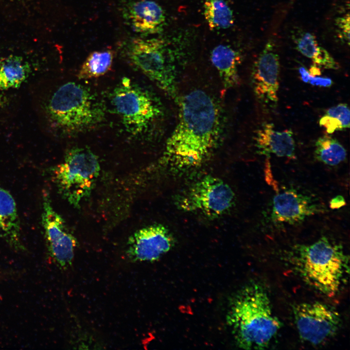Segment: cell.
Masks as SVG:
<instances>
[{"instance_id": "5bb4252c", "label": "cell", "mask_w": 350, "mask_h": 350, "mask_svg": "<svg viewBox=\"0 0 350 350\" xmlns=\"http://www.w3.org/2000/svg\"><path fill=\"white\" fill-rule=\"evenodd\" d=\"M123 17L133 31L140 35L159 33L165 23L162 7L152 0H136L124 8Z\"/></svg>"}, {"instance_id": "52a82bcc", "label": "cell", "mask_w": 350, "mask_h": 350, "mask_svg": "<svg viewBox=\"0 0 350 350\" xmlns=\"http://www.w3.org/2000/svg\"><path fill=\"white\" fill-rule=\"evenodd\" d=\"M234 202L235 194L229 185L218 177L208 175L180 194L176 205L183 211L215 219L226 214Z\"/></svg>"}, {"instance_id": "2e32d148", "label": "cell", "mask_w": 350, "mask_h": 350, "mask_svg": "<svg viewBox=\"0 0 350 350\" xmlns=\"http://www.w3.org/2000/svg\"><path fill=\"white\" fill-rule=\"evenodd\" d=\"M0 229L13 247L22 249L20 224L15 201L11 194L0 186Z\"/></svg>"}, {"instance_id": "4fadbf2b", "label": "cell", "mask_w": 350, "mask_h": 350, "mask_svg": "<svg viewBox=\"0 0 350 350\" xmlns=\"http://www.w3.org/2000/svg\"><path fill=\"white\" fill-rule=\"evenodd\" d=\"M175 245L169 229L160 224L143 227L128 239L127 254L133 261L153 262L158 260Z\"/></svg>"}, {"instance_id": "277c9868", "label": "cell", "mask_w": 350, "mask_h": 350, "mask_svg": "<svg viewBox=\"0 0 350 350\" xmlns=\"http://www.w3.org/2000/svg\"><path fill=\"white\" fill-rule=\"evenodd\" d=\"M47 123L61 135L93 128L104 120L101 103L86 87L68 82L59 87L42 105Z\"/></svg>"}, {"instance_id": "3957f363", "label": "cell", "mask_w": 350, "mask_h": 350, "mask_svg": "<svg viewBox=\"0 0 350 350\" xmlns=\"http://www.w3.org/2000/svg\"><path fill=\"white\" fill-rule=\"evenodd\" d=\"M290 260L307 284L328 297L339 290L349 273V257L341 245L322 237L308 245H295Z\"/></svg>"}, {"instance_id": "5b68a950", "label": "cell", "mask_w": 350, "mask_h": 350, "mask_svg": "<svg viewBox=\"0 0 350 350\" xmlns=\"http://www.w3.org/2000/svg\"><path fill=\"white\" fill-rule=\"evenodd\" d=\"M100 171L97 156L88 148L77 147L67 152L53 168V178L63 198L78 208L90 194Z\"/></svg>"}, {"instance_id": "484cf974", "label": "cell", "mask_w": 350, "mask_h": 350, "mask_svg": "<svg viewBox=\"0 0 350 350\" xmlns=\"http://www.w3.org/2000/svg\"><path fill=\"white\" fill-rule=\"evenodd\" d=\"M335 24L338 28L339 35L348 45L350 43V15L349 14L336 19Z\"/></svg>"}, {"instance_id": "30bf717a", "label": "cell", "mask_w": 350, "mask_h": 350, "mask_svg": "<svg viewBox=\"0 0 350 350\" xmlns=\"http://www.w3.org/2000/svg\"><path fill=\"white\" fill-rule=\"evenodd\" d=\"M41 219L51 257L60 267L66 268L72 264L77 242L63 218L54 210L47 194L43 196Z\"/></svg>"}, {"instance_id": "6da1fadb", "label": "cell", "mask_w": 350, "mask_h": 350, "mask_svg": "<svg viewBox=\"0 0 350 350\" xmlns=\"http://www.w3.org/2000/svg\"><path fill=\"white\" fill-rule=\"evenodd\" d=\"M178 122L167 139L163 160L177 170L198 166L208 157L219 133V114L213 99L196 89L179 101Z\"/></svg>"}, {"instance_id": "603a6c76", "label": "cell", "mask_w": 350, "mask_h": 350, "mask_svg": "<svg viewBox=\"0 0 350 350\" xmlns=\"http://www.w3.org/2000/svg\"><path fill=\"white\" fill-rule=\"evenodd\" d=\"M294 40L296 49L304 56L312 59L318 47L315 36L310 33L302 32Z\"/></svg>"}, {"instance_id": "8992f818", "label": "cell", "mask_w": 350, "mask_h": 350, "mask_svg": "<svg viewBox=\"0 0 350 350\" xmlns=\"http://www.w3.org/2000/svg\"><path fill=\"white\" fill-rule=\"evenodd\" d=\"M111 98L115 111L126 130L134 135L144 132L161 113L151 94L128 78L122 79Z\"/></svg>"}, {"instance_id": "9a60e30c", "label": "cell", "mask_w": 350, "mask_h": 350, "mask_svg": "<svg viewBox=\"0 0 350 350\" xmlns=\"http://www.w3.org/2000/svg\"><path fill=\"white\" fill-rule=\"evenodd\" d=\"M291 130L278 131L271 123H264L257 130L254 140L257 151L269 157L273 154L279 157L293 158L295 156L296 145Z\"/></svg>"}, {"instance_id": "ac0fdd59", "label": "cell", "mask_w": 350, "mask_h": 350, "mask_svg": "<svg viewBox=\"0 0 350 350\" xmlns=\"http://www.w3.org/2000/svg\"><path fill=\"white\" fill-rule=\"evenodd\" d=\"M30 72L28 63L21 56L10 55L0 58V90L18 88Z\"/></svg>"}, {"instance_id": "e0dca14e", "label": "cell", "mask_w": 350, "mask_h": 350, "mask_svg": "<svg viewBox=\"0 0 350 350\" xmlns=\"http://www.w3.org/2000/svg\"><path fill=\"white\" fill-rule=\"evenodd\" d=\"M210 59L219 73L225 88L233 87L238 84L240 56L235 50L229 45H218L212 49Z\"/></svg>"}, {"instance_id": "4316f807", "label": "cell", "mask_w": 350, "mask_h": 350, "mask_svg": "<svg viewBox=\"0 0 350 350\" xmlns=\"http://www.w3.org/2000/svg\"><path fill=\"white\" fill-rule=\"evenodd\" d=\"M329 204L332 209H338L345 206L346 203L343 196L338 195L332 199Z\"/></svg>"}, {"instance_id": "ffe728a7", "label": "cell", "mask_w": 350, "mask_h": 350, "mask_svg": "<svg viewBox=\"0 0 350 350\" xmlns=\"http://www.w3.org/2000/svg\"><path fill=\"white\" fill-rule=\"evenodd\" d=\"M315 157L326 165L334 166L346 160L347 151L337 139L325 135L315 142Z\"/></svg>"}, {"instance_id": "9c48e42d", "label": "cell", "mask_w": 350, "mask_h": 350, "mask_svg": "<svg viewBox=\"0 0 350 350\" xmlns=\"http://www.w3.org/2000/svg\"><path fill=\"white\" fill-rule=\"evenodd\" d=\"M295 322L300 337L312 345H323L332 338L340 324L338 313L318 301L304 302L294 309Z\"/></svg>"}, {"instance_id": "7a4b0ae2", "label": "cell", "mask_w": 350, "mask_h": 350, "mask_svg": "<svg viewBox=\"0 0 350 350\" xmlns=\"http://www.w3.org/2000/svg\"><path fill=\"white\" fill-rule=\"evenodd\" d=\"M227 321L237 346L246 350L268 347L281 327L267 291L256 282L246 285L234 297Z\"/></svg>"}, {"instance_id": "cb8c5ba5", "label": "cell", "mask_w": 350, "mask_h": 350, "mask_svg": "<svg viewBox=\"0 0 350 350\" xmlns=\"http://www.w3.org/2000/svg\"><path fill=\"white\" fill-rule=\"evenodd\" d=\"M314 64L327 69L337 70L338 64L328 52L322 47L318 46L316 52L312 58Z\"/></svg>"}, {"instance_id": "8fae6325", "label": "cell", "mask_w": 350, "mask_h": 350, "mask_svg": "<svg viewBox=\"0 0 350 350\" xmlns=\"http://www.w3.org/2000/svg\"><path fill=\"white\" fill-rule=\"evenodd\" d=\"M326 210L322 204L310 196L290 188L278 192L273 197L269 217L274 224L294 225Z\"/></svg>"}, {"instance_id": "d6986e66", "label": "cell", "mask_w": 350, "mask_h": 350, "mask_svg": "<svg viewBox=\"0 0 350 350\" xmlns=\"http://www.w3.org/2000/svg\"><path fill=\"white\" fill-rule=\"evenodd\" d=\"M204 15L210 29H227L234 23L232 10L226 0H204Z\"/></svg>"}, {"instance_id": "7402d4cb", "label": "cell", "mask_w": 350, "mask_h": 350, "mask_svg": "<svg viewBox=\"0 0 350 350\" xmlns=\"http://www.w3.org/2000/svg\"><path fill=\"white\" fill-rule=\"evenodd\" d=\"M350 111L348 105L339 104L328 108L320 119V126L328 134L350 128Z\"/></svg>"}, {"instance_id": "ba28073f", "label": "cell", "mask_w": 350, "mask_h": 350, "mask_svg": "<svg viewBox=\"0 0 350 350\" xmlns=\"http://www.w3.org/2000/svg\"><path fill=\"white\" fill-rule=\"evenodd\" d=\"M159 38H135L127 47L129 59L137 68L173 98L177 99L175 78Z\"/></svg>"}, {"instance_id": "44dd1931", "label": "cell", "mask_w": 350, "mask_h": 350, "mask_svg": "<svg viewBox=\"0 0 350 350\" xmlns=\"http://www.w3.org/2000/svg\"><path fill=\"white\" fill-rule=\"evenodd\" d=\"M113 59V53L110 50L92 52L82 64L78 78L87 79L104 75L110 70Z\"/></svg>"}, {"instance_id": "d4e9b609", "label": "cell", "mask_w": 350, "mask_h": 350, "mask_svg": "<svg viewBox=\"0 0 350 350\" xmlns=\"http://www.w3.org/2000/svg\"><path fill=\"white\" fill-rule=\"evenodd\" d=\"M298 71L301 80L305 83L322 87H329L332 84V81L329 78L311 75L304 67H300Z\"/></svg>"}, {"instance_id": "7c38bea8", "label": "cell", "mask_w": 350, "mask_h": 350, "mask_svg": "<svg viewBox=\"0 0 350 350\" xmlns=\"http://www.w3.org/2000/svg\"><path fill=\"white\" fill-rule=\"evenodd\" d=\"M280 67L275 45L268 41L254 63L251 79L256 97L270 107H275L278 101Z\"/></svg>"}]
</instances>
